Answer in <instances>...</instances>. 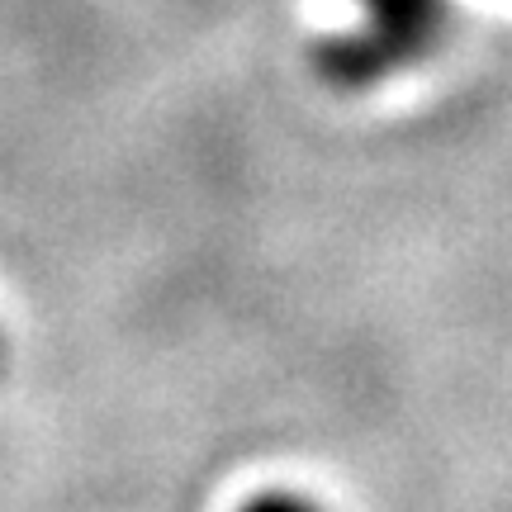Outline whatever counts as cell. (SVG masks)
I'll list each match as a JSON object with an SVG mask.
<instances>
[{"instance_id":"cell-3","label":"cell","mask_w":512,"mask_h":512,"mask_svg":"<svg viewBox=\"0 0 512 512\" xmlns=\"http://www.w3.org/2000/svg\"><path fill=\"white\" fill-rule=\"evenodd\" d=\"M0 366H5V342H0Z\"/></svg>"},{"instance_id":"cell-2","label":"cell","mask_w":512,"mask_h":512,"mask_svg":"<svg viewBox=\"0 0 512 512\" xmlns=\"http://www.w3.org/2000/svg\"><path fill=\"white\" fill-rule=\"evenodd\" d=\"M242 512H318V508L304 503V498H294V494H261V498H252Z\"/></svg>"},{"instance_id":"cell-1","label":"cell","mask_w":512,"mask_h":512,"mask_svg":"<svg viewBox=\"0 0 512 512\" xmlns=\"http://www.w3.org/2000/svg\"><path fill=\"white\" fill-rule=\"evenodd\" d=\"M361 5L370 10L361 34L313 48L318 76L337 91H361L413 67L437 48L451 24V0H361Z\"/></svg>"}]
</instances>
